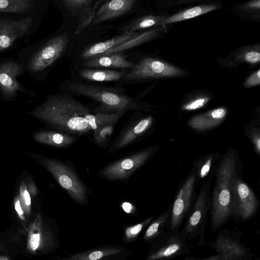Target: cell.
<instances>
[{"instance_id": "36", "label": "cell", "mask_w": 260, "mask_h": 260, "mask_svg": "<svg viewBox=\"0 0 260 260\" xmlns=\"http://www.w3.org/2000/svg\"><path fill=\"white\" fill-rule=\"evenodd\" d=\"M246 132L247 136L253 144L255 152L259 155L260 153V130L255 126H248Z\"/></svg>"}, {"instance_id": "46", "label": "cell", "mask_w": 260, "mask_h": 260, "mask_svg": "<svg viewBox=\"0 0 260 260\" xmlns=\"http://www.w3.org/2000/svg\"><path fill=\"white\" fill-rule=\"evenodd\" d=\"M67 260H73V259H71V258H70L69 259H67Z\"/></svg>"}, {"instance_id": "20", "label": "cell", "mask_w": 260, "mask_h": 260, "mask_svg": "<svg viewBox=\"0 0 260 260\" xmlns=\"http://www.w3.org/2000/svg\"><path fill=\"white\" fill-rule=\"evenodd\" d=\"M84 66L90 68L131 69L135 63L127 60L126 57L121 53L92 58L86 60L83 63Z\"/></svg>"}, {"instance_id": "2", "label": "cell", "mask_w": 260, "mask_h": 260, "mask_svg": "<svg viewBox=\"0 0 260 260\" xmlns=\"http://www.w3.org/2000/svg\"><path fill=\"white\" fill-rule=\"evenodd\" d=\"M238 165V153L232 149L219 159L210 207V228L213 232L219 230L232 217L233 186Z\"/></svg>"}, {"instance_id": "6", "label": "cell", "mask_w": 260, "mask_h": 260, "mask_svg": "<svg viewBox=\"0 0 260 260\" xmlns=\"http://www.w3.org/2000/svg\"><path fill=\"white\" fill-rule=\"evenodd\" d=\"M210 186V182H208L202 186L181 232L186 242H192L191 244L193 246L206 244L205 233L207 226V217L211 204Z\"/></svg>"}, {"instance_id": "30", "label": "cell", "mask_w": 260, "mask_h": 260, "mask_svg": "<svg viewBox=\"0 0 260 260\" xmlns=\"http://www.w3.org/2000/svg\"><path fill=\"white\" fill-rule=\"evenodd\" d=\"M166 19L164 16L149 15L139 18L125 26L124 31H135L154 25L161 26L162 22Z\"/></svg>"}, {"instance_id": "24", "label": "cell", "mask_w": 260, "mask_h": 260, "mask_svg": "<svg viewBox=\"0 0 260 260\" xmlns=\"http://www.w3.org/2000/svg\"><path fill=\"white\" fill-rule=\"evenodd\" d=\"M164 28V26L157 29L151 30L144 33L139 34L130 40L118 45L108 51L105 52L102 54L97 56L100 57L102 56L108 55L113 54L120 53L122 51L136 47L138 45L142 44L147 41L151 40L157 35H158Z\"/></svg>"}, {"instance_id": "26", "label": "cell", "mask_w": 260, "mask_h": 260, "mask_svg": "<svg viewBox=\"0 0 260 260\" xmlns=\"http://www.w3.org/2000/svg\"><path fill=\"white\" fill-rule=\"evenodd\" d=\"M42 238V219L38 214L28 227L26 247L29 252L35 253L41 248Z\"/></svg>"}, {"instance_id": "11", "label": "cell", "mask_w": 260, "mask_h": 260, "mask_svg": "<svg viewBox=\"0 0 260 260\" xmlns=\"http://www.w3.org/2000/svg\"><path fill=\"white\" fill-rule=\"evenodd\" d=\"M189 253V248L181 232L166 231L154 240L146 260H172Z\"/></svg>"}, {"instance_id": "35", "label": "cell", "mask_w": 260, "mask_h": 260, "mask_svg": "<svg viewBox=\"0 0 260 260\" xmlns=\"http://www.w3.org/2000/svg\"><path fill=\"white\" fill-rule=\"evenodd\" d=\"M209 100V97L199 96L184 104L181 109L187 111L196 110L204 107Z\"/></svg>"}, {"instance_id": "18", "label": "cell", "mask_w": 260, "mask_h": 260, "mask_svg": "<svg viewBox=\"0 0 260 260\" xmlns=\"http://www.w3.org/2000/svg\"><path fill=\"white\" fill-rule=\"evenodd\" d=\"M135 0H112L106 1L96 12L92 25L118 17L128 12L134 6Z\"/></svg>"}, {"instance_id": "5", "label": "cell", "mask_w": 260, "mask_h": 260, "mask_svg": "<svg viewBox=\"0 0 260 260\" xmlns=\"http://www.w3.org/2000/svg\"><path fill=\"white\" fill-rule=\"evenodd\" d=\"M38 156L36 159L41 160L44 168L75 202L80 205L87 204V187L74 169L66 161Z\"/></svg>"}, {"instance_id": "13", "label": "cell", "mask_w": 260, "mask_h": 260, "mask_svg": "<svg viewBox=\"0 0 260 260\" xmlns=\"http://www.w3.org/2000/svg\"><path fill=\"white\" fill-rule=\"evenodd\" d=\"M241 230L229 229L220 231L216 238L207 245L216 252L217 254L225 255L236 260H252L253 254L251 249L241 240Z\"/></svg>"}, {"instance_id": "3", "label": "cell", "mask_w": 260, "mask_h": 260, "mask_svg": "<svg viewBox=\"0 0 260 260\" xmlns=\"http://www.w3.org/2000/svg\"><path fill=\"white\" fill-rule=\"evenodd\" d=\"M69 40L66 33L49 37L23 48L18 53L16 59L34 80L43 81L54 64L64 53Z\"/></svg>"}, {"instance_id": "38", "label": "cell", "mask_w": 260, "mask_h": 260, "mask_svg": "<svg viewBox=\"0 0 260 260\" xmlns=\"http://www.w3.org/2000/svg\"><path fill=\"white\" fill-rule=\"evenodd\" d=\"M260 84V70L253 72L246 80L244 86L247 88L258 85Z\"/></svg>"}, {"instance_id": "27", "label": "cell", "mask_w": 260, "mask_h": 260, "mask_svg": "<svg viewBox=\"0 0 260 260\" xmlns=\"http://www.w3.org/2000/svg\"><path fill=\"white\" fill-rule=\"evenodd\" d=\"M122 251L120 248L95 249L75 254L70 258L73 260H101L105 257L116 255Z\"/></svg>"}, {"instance_id": "17", "label": "cell", "mask_w": 260, "mask_h": 260, "mask_svg": "<svg viewBox=\"0 0 260 260\" xmlns=\"http://www.w3.org/2000/svg\"><path fill=\"white\" fill-rule=\"evenodd\" d=\"M227 114L226 108L218 107L193 116L189 120L188 124L191 129L197 132L210 130L221 124Z\"/></svg>"}, {"instance_id": "31", "label": "cell", "mask_w": 260, "mask_h": 260, "mask_svg": "<svg viewBox=\"0 0 260 260\" xmlns=\"http://www.w3.org/2000/svg\"><path fill=\"white\" fill-rule=\"evenodd\" d=\"M104 1H96L94 4H91L86 8L79 15V23L78 24L75 34H80L83 29L89 26L92 22L95 17L96 8Z\"/></svg>"}, {"instance_id": "33", "label": "cell", "mask_w": 260, "mask_h": 260, "mask_svg": "<svg viewBox=\"0 0 260 260\" xmlns=\"http://www.w3.org/2000/svg\"><path fill=\"white\" fill-rule=\"evenodd\" d=\"M19 197L25 214L29 216L31 210V197L27 189V185L23 180L21 182L19 187Z\"/></svg>"}, {"instance_id": "10", "label": "cell", "mask_w": 260, "mask_h": 260, "mask_svg": "<svg viewBox=\"0 0 260 260\" xmlns=\"http://www.w3.org/2000/svg\"><path fill=\"white\" fill-rule=\"evenodd\" d=\"M25 73L22 63L12 57L0 58V99L5 102L17 101L21 94L35 93L17 79Z\"/></svg>"}, {"instance_id": "45", "label": "cell", "mask_w": 260, "mask_h": 260, "mask_svg": "<svg viewBox=\"0 0 260 260\" xmlns=\"http://www.w3.org/2000/svg\"><path fill=\"white\" fill-rule=\"evenodd\" d=\"M3 248L2 244L0 243V250Z\"/></svg>"}, {"instance_id": "22", "label": "cell", "mask_w": 260, "mask_h": 260, "mask_svg": "<svg viewBox=\"0 0 260 260\" xmlns=\"http://www.w3.org/2000/svg\"><path fill=\"white\" fill-rule=\"evenodd\" d=\"M125 71L87 68L81 70L80 76L83 79L96 82H110L121 80L126 75Z\"/></svg>"}, {"instance_id": "1", "label": "cell", "mask_w": 260, "mask_h": 260, "mask_svg": "<svg viewBox=\"0 0 260 260\" xmlns=\"http://www.w3.org/2000/svg\"><path fill=\"white\" fill-rule=\"evenodd\" d=\"M89 108L65 93L49 95L40 105L30 112L34 117L68 134L81 135L91 128L86 117Z\"/></svg>"}, {"instance_id": "9", "label": "cell", "mask_w": 260, "mask_h": 260, "mask_svg": "<svg viewBox=\"0 0 260 260\" xmlns=\"http://www.w3.org/2000/svg\"><path fill=\"white\" fill-rule=\"evenodd\" d=\"M35 28V19H11L0 16V54L27 43Z\"/></svg>"}, {"instance_id": "19", "label": "cell", "mask_w": 260, "mask_h": 260, "mask_svg": "<svg viewBox=\"0 0 260 260\" xmlns=\"http://www.w3.org/2000/svg\"><path fill=\"white\" fill-rule=\"evenodd\" d=\"M139 35L138 32L135 31H124L122 34L115 36L111 39L94 44L86 48L82 52L81 57L83 59H89L97 57Z\"/></svg>"}, {"instance_id": "12", "label": "cell", "mask_w": 260, "mask_h": 260, "mask_svg": "<svg viewBox=\"0 0 260 260\" xmlns=\"http://www.w3.org/2000/svg\"><path fill=\"white\" fill-rule=\"evenodd\" d=\"M258 207L256 195L238 175L233 186L232 218L236 222L248 220L255 215Z\"/></svg>"}, {"instance_id": "16", "label": "cell", "mask_w": 260, "mask_h": 260, "mask_svg": "<svg viewBox=\"0 0 260 260\" xmlns=\"http://www.w3.org/2000/svg\"><path fill=\"white\" fill-rule=\"evenodd\" d=\"M153 122V118L148 116L131 123L119 133L108 152H116L136 142L148 132Z\"/></svg>"}, {"instance_id": "21", "label": "cell", "mask_w": 260, "mask_h": 260, "mask_svg": "<svg viewBox=\"0 0 260 260\" xmlns=\"http://www.w3.org/2000/svg\"><path fill=\"white\" fill-rule=\"evenodd\" d=\"M32 137L40 143L62 148L70 146L75 141V138L70 134L48 131L36 132Z\"/></svg>"}, {"instance_id": "7", "label": "cell", "mask_w": 260, "mask_h": 260, "mask_svg": "<svg viewBox=\"0 0 260 260\" xmlns=\"http://www.w3.org/2000/svg\"><path fill=\"white\" fill-rule=\"evenodd\" d=\"M158 149V146L149 147L109 162L101 169L99 175L111 181H125Z\"/></svg>"}, {"instance_id": "32", "label": "cell", "mask_w": 260, "mask_h": 260, "mask_svg": "<svg viewBox=\"0 0 260 260\" xmlns=\"http://www.w3.org/2000/svg\"><path fill=\"white\" fill-rule=\"evenodd\" d=\"M92 0H63L62 3L73 16H77L90 5Z\"/></svg>"}, {"instance_id": "25", "label": "cell", "mask_w": 260, "mask_h": 260, "mask_svg": "<svg viewBox=\"0 0 260 260\" xmlns=\"http://www.w3.org/2000/svg\"><path fill=\"white\" fill-rule=\"evenodd\" d=\"M219 8L216 4H209L195 6L180 11L166 19L162 22L161 26L193 18L207 13Z\"/></svg>"}, {"instance_id": "42", "label": "cell", "mask_w": 260, "mask_h": 260, "mask_svg": "<svg viewBox=\"0 0 260 260\" xmlns=\"http://www.w3.org/2000/svg\"><path fill=\"white\" fill-rule=\"evenodd\" d=\"M27 185V189L30 196L34 197L36 196L37 194V188L34 182L31 180H29Z\"/></svg>"}, {"instance_id": "28", "label": "cell", "mask_w": 260, "mask_h": 260, "mask_svg": "<svg viewBox=\"0 0 260 260\" xmlns=\"http://www.w3.org/2000/svg\"><path fill=\"white\" fill-rule=\"evenodd\" d=\"M34 6L32 0H0V12L24 13L31 10Z\"/></svg>"}, {"instance_id": "37", "label": "cell", "mask_w": 260, "mask_h": 260, "mask_svg": "<svg viewBox=\"0 0 260 260\" xmlns=\"http://www.w3.org/2000/svg\"><path fill=\"white\" fill-rule=\"evenodd\" d=\"M242 58L250 64H257L260 61V53L258 51L249 50L242 55Z\"/></svg>"}, {"instance_id": "39", "label": "cell", "mask_w": 260, "mask_h": 260, "mask_svg": "<svg viewBox=\"0 0 260 260\" xmlns=\"http://www.w3.org/2000/svg\"><path fill=\"white\" fill-rule=\"evenodd\" d=\"M184 260H236L231 257L225 255L216 254L204 258H197L192 256H186Z\"/></svg>"}, {"instance_id": "43", "label": "cell", "mask_w": 260, "mask_h": 260, "mask_svg": "<svg viewBox=\"0 0 260 260\" xmlns=\"http://www.w3.org/2000/svg\"><path fill=\"white\" fill-rule=\"evenodd\" d=\"M123 210L128 213H132L133 210V206L129 203H123L121 205Z\"/></svg>"}, {"instance_id": "8", "label": "cell", "mask_w": 260, "mask_h": 260, "mask_svg": "<svg viewBox=\"0 0 260 260\" xmlns=\"http://www.w3.org/2000/svg\"><path fill=\"white\" fill-rule=\"evenodd\" d=\"M185 73L181 69L164 61L144 57L135 64L120 81L123 83H134L149 79L179 77Z\"/></svg>"}, {"instance_id": "44", "label": "cell", "mask_w": 260, "mask_h": 260, "mask_svg": "<svg viewBox=\"0 0 260 260\" xmlns=\"http://www.w3.org/2000/svg\"><path fill=\"white\" fill-rule=\"evenodd\" d=\"M0 260H10L9 258L5 255L0 256Z\"/></svg>"}, {"instance_id": "40", "label": "cell", "mask_w": 260, "mask_h": 260, "mask_svg": "<svg viewBox=\"0 0 260 260\" xmlns=\"http://www.w3.org/2000/svg\"><path fill=\"white\" fill-rule=\"evenodd\" d=\"M15 210L19 217L22 220H25V214L21 205L19 196H17L14 201Z\"/></svg>"}, {"instance_id": "4", "label": "cell", "mask_w": 260, "mask_h": 260, "mask_svg": "<svg viewBox=\"0 0 260 260\" xmlns=\"http://www.w3.org/2000/svg\"><path fill=\"white\" fill-rule=\"evenodd\" d=\"M71 93L92 99L101 106L100 113L116 114L127 111L133 105V100L120 90L81 82H72L68 85Z\"/></svg>"}, {"instance_id": "23", "label": "cell", "mask_w": 260, "mask_h": 260, "mask_svg": "<svg viewBox=\"0 0 260 260\" xmlns=\"http://www.w3.org/2000/svg\"><path fill=\"white\" fill-rule=\"evenodd\" d=\"M171 209L170 207L161 213L149 224L144 235L145 241H154L168 230L170 220Z\"/></svg>"}, {"instance_id": "34", "label": "cell", "mask_w": 260, "mask_h": 260, "mask_svg": "<svg viewBox=\"0 0 260 260\" xmlns=\"http://www.w3.org/2000/svg\"><path fill=\"white\" fill-rule=\"evenodd\" d=\"M154 217L155 215L151 216L138 224L127 227L124 232L125 238L127 240L135 239L142 231L143 229L153 220Z\"/></svg>"}, {"instance_id": "41", "label": "cell", "mask_w": 260, "mask_h": 260, "mask_svg": "<svg viewBox=\"0 0 260 260\" xmlns=\"http://www.w3.org/2000/svg\"><path fill=\"white\" fill-rule=\"evenodd\" d=\"M243 8L245 9H258L260 8V1L259 0H255L251 1L244 5Z\"/></svg>"}, {"instance_id": "29", "label": "cell", "mask_w": 260, "mask_h": 260, "mask_svg": "<svg viewBox=\"0 0 260 260\" xmlns=\"http://www.w3.org/2000/svg\"><path fill=\"white\" fill-rule=\"evenodd\" d=\"M221 155L218 153H210L196 160L193 165L197 179H203L210 173L215 162L220 158Z\"/></svg>"}, {"instance_id": "15", "label": "cell", "mask_w": 260, "mask_h": 260, "mask_svg": "<svg viewBox=\"0 0 260 260\" xmlns=\"http://www.w3.org/2000/svg\"><path fill=\"white\" fill-rule=\"evenodd\" d=\"M127 111L116 114L91 113L86 117L91 130L93 131L94 142L99 146L108 143L113 132L114 126Z\"/></svg>"}, {"instance_id": "14", "label": "cell", "mask_w": 260, "mask_h": 260, "mask_svg": "<svg viewBox=\"0 0 260 260\" xmlns=\"http://www.w3.org/2000/svg\"><path fill=\"white\" fill-rule=\"evenodd\" d=\"M197 178L194 173L190 174L182 184L171 207L169 226L167 231L179 230L185 217L189 212Z\"/></svg>"}]
</instances>
